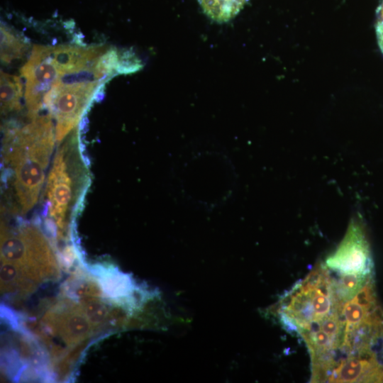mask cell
I'll list each match as a JSON object with an SVG mask.
<instances>
[{
	"instance_id": "1",
	"label": "cell",
	"mask_w": 383,
	"mask_h": 383,
	"mask_svg": "<svg viewBox=\"0 0 383 383\" xmlns=\"http://www.w3.org/2000/svg\"><path fill=\"white\" fill-rule=\"evenodd\" d=\"M21 125L4 126L1 157L3 182H9L21 213L38 201L56 143L55 124L47 113H40Z\"/></svg>"
},
{
	"instance_id": "11",
	"label": "cell",
	"mask_w": 383,
	"mask_h": 383,
	"mask_svg": "<svg viewBox=\"0 0 383 383\" xmlns=\"http://www.w3.org/2000/svg\"><path fill=\"white\" fill-rule=\"evenodd\" d=\"M16 268L13 265L7 264L1 269V277L5 281L11 280L16 276Z\"/></svg>"
},
{
	"instance_id": "10",
	"label": "cell",
	"mask_w": 383,
	"mask_h": 383,
	"mask_svg": "<svg viewBox=\"0 0 383 383\" xmlns=\"http://www.w3.org/2000/svg\"><path fill=\"white\" fill-rule=\"evenodd\" d=\"M106 313V307L99 303L91 304L87 308V314L94 322L101 321L104 318Z\"/></svg>"
},
{
	"instance_id": "3",
	"label": "cell",
	"mask_w": 383,
	"mask_h": 383,
	"mask_svg": "<svg viewBox=\"0 0 383 383\" xmlns=\"http://www.w3.org/2000/svg\"><path fill=\"white\" fill-rule=\"evenodd\" d=\"M97 72L94 65L87 70L65 75L43 97V109L54 122L57 144L76 128L99 93L106 78Z\"/></svg>"
},
{
	"instance_id": "13",
	"label": "cell",
	"mask_w": 383,
	"mask_h": 383,
	"mask_svg": "<svg viewBox=\"0 0 383 383\" xmlns=\"http://www.w3.org/2000/svg\"><path fill=\"white\" fill-rule=\"evenodd\" d=\"M377 25H380L383 27V3L381 6L380 11H379V21L377 23Z\"/></svg>"
},
{
	"instance_id": "2",
	"label": "cell",
	"mask_w": 383,
	"mask_h": 383,
	"mask_svg": "<svg viewBox=\"0 0 383 383\" xmlns=\"http://www.w3.org/2000/svg\"><path fill=\"white\" fill-rule=\"evenodd\" d=\"M75 129L66 142L62 141L60 146L57 144L45 182L43 210L51 218L47 226L52 231L55 224L62 226L70 213L80 209L88 188L89 178L84 170L79 133Z\"/></svg>"
},
{
	"instance_id": "8",
	"label": "cell",
	"mask_w": 383,
	"mask_h": 383,
	"mask_svg": "<svg viewBox=\"0 0 383 383\" xmlns=\"http://www.w3.org/2000/svg\"><path fill=\"white\" fill-rule=\"evenodd\" d=\"M103 287L107 294L112 296H123L131 290V283L129 278L122 274L107 275L102 281Z\"/></svg>"
},
{
	"instance_id": "4",
	"label": "cell",
	"mask_w": 383,
	"mask_h": 383,
	"mask_svg": "<svg viewBox=\"0 0 383 383\" xmlns=\"http://www.w3.org/2000/svg\"><path fill=\"white\" fill-rule=\"evenodd\" d=\"M20 73L24 81L26 117L30 118L43 110V97L62 76L50 55L48 46L39 45L33 46Z\"/></svg>"
},
{
	"instance_id": "5",
	"label": "cell",
	"mask_w": 383,
	"mask_h": 383,
	"mask_svg": "<svg viewBox=\"0 0 383 383\" xmlns=\"http://www.w3.org/2000/svg\"><path fill=\"white\" fill-rule=\"evenodd\" d=\"M323 264L339 274H372V258L362 227L352 223L339 246Z\"/></svg>"
},
{
	"instance_id": "6",
	"label": "cell",
	"mask_w": 383,
	"mask_h": 383,
	"mask_svg": "<svg viewBox=\"0 0 383 383\" xmlns=\"http://www.w3.org/2000/svg\"><path fill=\"white\" fill-rule=\"evenodd\" d=\"M1 60L9 65L22 59L30 47L26 37L7 25L1 24Z\"/></svg>"
},
{
	"instance_id": "12",
	"label": "cell",
	"mask_w": 383,
	"mask_h": 383,
	"mask_svg": "<svg viewBox=\"0 0 383 383\" xmlns=\"http://www.w3.org/2000/svg\"><path fill=\"white\" fill-rule=\"evenodd\" d=\"M377 34L379 46L383 52V27L379 25L377 26Z\"/></svg>"
},
{
	"instance_id": "9",
	"label": "cell",
	"mask_w": 383,
	"mask_h": 383,
	"mask_svg": "<svg viewBox=\"0 0 383 383\" xmlns=\"http://www.w3.org/2000/svg\"><path fill=\"white\" fill-rule=\"evenodd\" d=\"M69 329L72 335L84 334L89 329L87 321L81 316L72 317L68 323Z\"/></svg>"
},
{
	"instance_id": "7",
	"label": "cell",
	"mask_w": 383,
	"mask_h": 383,
	"mask_svg": "<svg viewBox=\"0 0 383 383\" xmlns=\"http://www.w3.org/2000/svg\"><path fill=\"white\" fill-rule=\"evenodd\" d=\"M1 112L6 115L21 109L23 85L20 77L1 72Z\"/></svg>"
}]
</instances>
